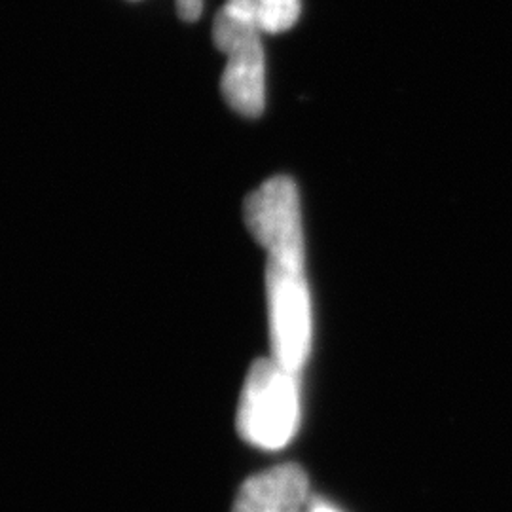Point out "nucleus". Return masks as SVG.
<instances>
[{
	"label": "nucleus",
	"instance_id": "nucleus-1",
	"mask_svg": "<svg viewBox=\"0 0 512 512\" xmlns=\"http://www.w3.org/2000/svg\"><path fill=\"white\" fill-rule=\"evenodd\" d=\"M300 416V374L272 357L255 361L239 397V437L260 450H281L294 439Z\"/></svg>",
	"mask_w": 512,
	"mask_h": 512
},
{
	"label": "nucleus",
	"instance_id": "nucleus-2",
	"mask_svg": "<svg viewBox=\"0 0 512 512\" xmlns=\"http://www.w3.org/2000/svg\"><path fill=\"white\" fill-rule=\"evenodd\" d=\"M249 232L266 249L268 260L306 270V239L300 194L291 177H272L251 192L243 205Z\"/></svg>",
	"mask_w": 512,
	"mask_h": 512
},
{
	"label": "nucleus",
	"instance_id": "nucleus-3",
	"mask_svg": "<svg viewBox=\"0 0 512 512\" xmlns=\"http://www.w3.org/2000/svg\"><path fill=\"white\" fill-rule=\"evenodd\" d=\"M272 359L296 374L308 363L313 338L311 296L304 270L266 262Z\"/></svg>",
	"mask_w": 512,
	"mask_h": 512
},
{
	"label": "nucleus",
	"instance_id": "nucleus-4",
	"mask_svg": "<svg viewBox=\"0 0 512 512\" xmlns=\"http://www.w3.org/2000/svg\"><path fill=\"white\" fill-rule=\"evenodd\" d=\"M310 480L296 463H283L249 476L232 512H304L311 503Z\"/></svg>",
	"mask_w": 512,
	"mask_h": 512
},
{
	"label": "nucleus",
	"instance_id": "nucleus-5",
	"mask_svg": "<svg viewBox=\"0 0 512 512\" xmlns=\"http://www.w3.org/2000/svg\"><path fill=\"white\" fill-rule=\"evenodd\" d=\"M226 54V67L220 78V90L230 109L241 116L256 118L266 103V63L262 38L232 46Z\"/></svg>",
	"mask_w": 512,
	"mask_h": 512
},
{
	"label": "nucleus",
	"instance_id": "nucleus-6",
	"mask_svg": "<svg viewBox=\"0 0 512 512\" xmlns=\"http://www.w3.org/2000/svg\"><path fill=\"white\" fill-rule=\"evenodd\" d=\"M262 35L264 33L256 16L255 0L224 2L213 25V40L222 54L236 44L262 38Z\"/></svg>",
	"mask_w": 512,
	"mask_h": 512
},
{
	"label": "nucleus",
	"instance_id": "nucleus-7",
	"mask_svg": "<svg viewBox=\"0 0 512 512\" xmlns=\"http://www.w3.org/2000/svg\"><path fill=\"white\" fill-rule=\"evenodd\" d=\"M255 6L260 29L268 35L289 31L302 12L300 0H255Z\"/></svg>",
	"mask_w": 512,
	"mask_h": 512
},
{
	"label": "nucleus",
	"instance_id": "nucleus-8",
	"mask_svg": "<svg viewBox=\"0 0 512 512\" xmlns=\"http://www.w3.org/2000/svg\"><path fill=\"white\" fill-rule=\"evenodd\" d=\"M203 0H177V14L184 21H196L202 16Z\"/></svg>",
	"mask_w": 512,
	"mask_h": 512
},
{
	"label": "nucleus",
	"instance_id": "nucleus-9",
	"mask_svg": "<svg viewBox=\"0 0 512 512\" xmlns=\"http://www.w3.org/2000/svg\"><path fill=\"white\" fill-rule=\"evenodd\" d=\"M304 512H342L338 511L336 507H332L330 503H327V501H323V499H311L310 507L306 509Z\"/></svg>",
	"mask_w": 512,
	"mask_h": 512
}]
</instances>
